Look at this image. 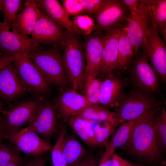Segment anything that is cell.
I'll use <instances>...</instances> for the list:
<instances>
[{
    "mask_svg": "<svg viewBox=\"0 0 166 166\" xmlns=\"http://www.w3.org/2000/svg\"><path fill=\"white\" fill-rule=\"evenodd\" d=\"M156 112L135 125L125 144L133 153L150 162L158 158L161 146L155 128Z\"/></svg>",
    "mask_w": 166,
    "mask_h": 166,
    "instance_id": "1",
    "label": "cell"
},
{
    "mask_svg": "<svg viewBox=\"0 0 166 166\" xmlns=\"http://www.w3.org/2000/svg\"><path fill=\"white\" fill-rule=\"evenodd\" d=\"M78 35L65 31L63 51L61 54L65 75L72 89L76 91L84 88L86 76L84 52Z\"/></svg>",
    "mask_w": 166,
    "mask_h": 166,
    "instance_id": "2",
    "label": "cell"
},
{
    "mask_svg": "<svg viewBox=\"0 0 166 166\" xmlns=\"http://www.w3.org/2000/svg\"><path fill=\"white\" fill-rule=\"evenodd\" d=\"M63 46H54L51 49L37 50L28 53L30 58L47 81L59 88L65 89L67 81L61 58Z\"/></svg>",
    "mask_w": 166,
    "mask_h": 166,
    "instance_id": "3",
    "label": "cell"
},
{
    "mask_svg": "<svg viewBox=\"0 0 166 166\" xmlns=\"http://www.w3.org/2000/svg\"><path fill=\"white\" fill-rule=\"evenodd\" d=\"M161 103L142 93L131 91L124 94L115 108V119L119 124L132 120L149 110L160 107Z\"/></svg>",
    "mask_w": 166,
    "mask_h": 166,
    "instance_id": "4",
    "label": "cell"
},
{
    "mask_svg": "<svg viewBox=\"0 0 166 166\" xmlns=\"http://www.w3.org/2000/svg\"><path fill=\"white\" fill-rule=\"evenodd\" d=\"M18 75L27 92L41 101L48 92L50 84L26 56L15 59L13 62Z\"/></svg>",
    "mask_w": 166,
    "mask_h": 166,
    "instance_id": "5",
    "label": "cell"
},
{
    "mask_svg": "<svg viewBox=\"0 0 166 166\" xmlns=\"http://www.w3.org/2000/svg\"><path fill=\"white\" fill-rule=\"evenodd\" d=\"M0 20V51L2 54L10 56L23 55L37 50H43L42 45L31 37L15 30Z\"/></svg>",
    "mask_w": 166,
    "mask_h": 166,
    "instance_id": "6",
    "label": "cell"
},
{
    "mask_svg": "<svg viewBox=\"0 0 166 166\" xmlns=\"http://www.w3.org/2000/svg\"><path fill=\"white\" fill-rule=\"evenodd\" d=\"M40 102L35 98L21 101L2 111L0 120L7 135L18 131L21 127L32 121Z\"/></svg>",
    "mask_w": 166,
    "mask_h": 166,
    "instance_id": "7",
    "label": "cell"
},
{
    "mask_svg": "<svg viewBox=\"0 0 166 166\" xmlns=\"http://www.w3.org/2000/svg\"><path fill=\"white\" fill-rule=\"evenodd\" d=\"M126 22L128 35L132 44L135 55L140 48H143L145 44L148 30L152 22L148 7L142 0H139L136 11L130 14Z\"/></svg>",
    "mask_w": 166,
    "mask_h": 166,
    "instance_id": "8",
    "label": "cell"
},
{
    "mask_svg": "<svg viewBox=\"0 0 166 166\" xmlns=\"http://www.w3.org/2000/svg\"><path fill=\"white\" fill-rule=\"evenodd\" d=\"M143 49L144 55L150 60L152 67L162 81L166 80V48L158 31L152 20L148 30L147 39Z\"/></svg>",
    "mask_w": 166,
    "mask_h": 166,
    "instance_id": "9",
    "label": "cell"
},
{
    "mask_svg": "<svg viewBox=\"0 0 166 166\" xmlns=\"http://www.w3.org/2000/svg\"><path fill=\"white\" fill-rule=\"evenodd\" d=\"M130 13L121 0H105L93 14L97 31L107 32L126 21Z\"/></svg>",
    "mask_w": 166,
    "mask_h": 166,
    "instance_id": "10",
    "label": "cell"
},
{
    "mask_svg": "<svg viewBox=\"0 0 166 166\" xmlns=\"http://www.w3.org/2000/svg\"><path fill=\"white\" fill-rule=\"evenodd\" d=\"M56 107L47 102H41L32 121L22 130L34 132L48 141L54 132L57 125Z\"/></svg>",
    "mask_w": 166,
    "mask_h": 166,
    "instance_id": "11",
    "label": "cell"
},
{
    "mask_svg": "<svg viewBox=\"0 0 166 166\" xmlns=\"http://www.w3.org/2000/svg\"><path fill=\"white\" fill-rule=\"evenodd\" d=\"M40 14L31 34V38L38 44L62 46L65 31L44 11Z\"/></svg>",
    "mask_w": 166,
    "mask_h": 166,
    "instance_id": "12",
    "label": "cell"
},
{
    "mask_svg": "<svg viewBox=\"0 0 166 166\" xmlns=\"http://www.w3.org/2000/svg\"><path fill=\"white\" fill-rule=\"evenodd\" d=\"M6 139L18 150L33 156H39L52 147L48 141L36 133L22 129L8 135Z\"/></svg>",
    "mask_w": 166,
    "mask_h": 166,
    "instance_id": "13",
    "label": "cell"
},
{
    "mask_svg": "<svg viewBox=\"0 0 166 166\" xmlns=\"http://www.w3.org/2000/svg\"><path fill=\"white\" fill-rule=\"evenodd\" d=\"M125 25L124 22L103 35L100 73L106 75L117 68L119 40Z\"/></svg>",
    "mask_w": 166,
    "mask_h": 166,
    "instance_id": "14",
    "label": "cell"
},
{
    "mask_svg": "<svg viewBox=\"0 0 166 166\" xmlns=\"http://www.w3.org/2000/svg\"><path fill=\"white\" fill-rule=\"evenodd\" d=\"M131 73L134 84L143 93L149 95L157 91L158 85L156 75L143 53L136 60Z\"/></svg>",
    "mask_w": 166,
    "mask_h": 166,
    "instance_id": "15",
    "label": "cell"
},
{
    "mask_svg": "<svg viewBox=\"0 0 166 166\" xmlns=\"http://www.w3.org/2000/svg\"><path fill=\"white\" fill-rule=\"evenodd\" d=\"M96 31L89 35L84 36L85 41L84 48L86 60V77L96 78L100 72L103 35L102 32Z\"/></svg>",
    "mask_w": 166,
    "mask_h": 166,
    "instance_id": "16",
    "label": "cell"
},
{
    "mask_svg": "<svg viewBox=\"0 0 166 166\" xmlns=\"http://www.w3.org/2000/svg\"><path fill=\"white\" fill-rule=\"evenodd\" d=\"M26 92L12 62L0 69V97L12 101L21 97Z\"/></svg>",
    "mask_w": 166,
    "mask_h": 166,
    "instance_id": "17",
    "label": "cell"
},
{
    "mask_svg": "<svg viewBox=\"0 0 166 166\" xmlns=\"http://www.w3.org/2000/svg\"><path fill=\"white\" fill-rule=\"evenodd\" d=\"M63 90L57 101V107L61 119L66 122L71 117L77 115L91 105L87 97L73 89Z\"/></svg>",
    "mask_w": 166,
    "mask_h": 166,
    "instance_id": "18",
    "label": "cell"
},
{
    "mask_svg": "<svg viewBox=\"0 0 166 166\" xmlns=\"http://www.w3.org/2000/svg\"><path fill=\"white\" fill-rule=\"evenodd\" d=\"M159 109L160 108H157L149 110L139 117L122 123L118 130L113 133L111 138L100 160L99 164L109 160L116 149L125 145L133 128L138 122Z\"/></svg>",
    "mask_w": 166,
    "mask_h": 166,
    "instance_id": "19",
    "label": "cell"
},
{
    "mask_svg": "<svg viewBox=\"0 0 166 166\" xmlns=\"http://www.w3.org/2000/svg\"><path fill=\"white\" fill-rule=\"evenodd\" d=\"M38 8L44 11L55 23L66 30L84 36L68 15L57 0H35Z\"/></svg>",
    "mask_w": 166,
    "mask_h": 166,
    "instance_id": "20",
    "label": "cell"
},
{
    "mask_svg": "<svg viewBox=\"0 0 166 166\" xmlns=\"http://www.w3.org/2000/svg\"><path fill=\"white\" fill-rule=\"evenodd\" d=\"M106 75L100 86L101 97L99 104L107 108H115L124 94L123 83L118 74L113 71Z\"/></svg>",
    "mask_w": 166,
    "mask_h": 166,
    "instance_id": "21",
    "label": "cell"
},
{
    "mask_svg": "<svg viewBox=\"0 0 166 166\" xmlns=\"http://www.w3.org/2000/svg\"><path fill=\"white\" fill-rule=\"evenodd\" d=\"M22 10L12 25L13 30L26 35H31L39 16L41 11L35 0L24 2Z\"/></svg>",
    "mask_w": 166,
    "mask_h": 166,
    "instance_id": "22",
    "label": "cell"
},
{
    "mask_svg": "<svg viewBox=\"0 0 166 166\" xmlns=\"http://www.w3.org/2000/svg\"><path fill=\"white\" fill-rule=\"evenodd\" d=\"M66 122L88 146L93 147L97 145L92 120L82 118L75 115L70 117Z\"/></svg>",
    "mask_w": 166,
    "mask_h": 166,
    "instance_id": "23",
    "label": "cell"
},
{
    "mask_svg": "<svg viewBox=\"0 0 166 166\" xmlns=\"http://www.w3.org/2000/svg\"><path fill=\"white\" fill-rule=\"evenodd\" d=\"M148 6L151 19L166 40V0H143Z\"/></svg>",
    "mask_w": 166,
    "mask_h": 166,
    "instance_id": "24",
    "label": "cell"
},
{
    "mask_svg": "<svg viewBox=\"0 0 166 166\" xmlns=\"http://www.w3.org/2000/svg\"><path fill=\"white\" fill-rule=\"evenodd\" d=\"M85 153V148L74 138H65L63 154L67 166H76L82 160Z\"/></svg>",
    "mask_w": 166,
    "mask_h": 166,
    "instance_id": "25",
    "label": "cell"
},
{
    "mask_svg": "<svg viewBox=\"0 0 166 166\" xmlns=\"http://www.w3.org/2000/svg\"><path fill=\"white\" fill-rule=\"evenodd\" d=\"M133 54V46L128 35L126 24L119 40L117 68L122 70H126L132 59Z\"/></svg>",
    "mask_w": 166,
    "mask_h": 166,
    "instance_id": "26",
    "label": "cell"
},
{
    "mask_svg": "<svg viewBox=\"0 0 166 166\" xmlns=\"http://www.w3.org/2000/svg\"><path fill=\"white\" fill-rule=\"evenodd\" d=\"M77 116L86 119L108 121L119 124L115 119L114 113L110 111L108 108L99 104L87 107Z\"/></svg>",
    "mask_w": 166,
    "mask_h": 166,
    "instance_id": "27",
    "label": "cell"
},
{
    "mask_svg": "<svg viewBox=\"0 0 166 166\" xmlns=\"http://www.w3.org/2000/svg\"><path fill=\"white\" fill-rule=\"evenodd\" d=\"M23 2L22 0H0V14L2 18V22L10 28L23 8Z\"/></svg>",
    "mask_w": 166,
    "mask_h": 166,
    "instance_id": "28",
    "label": "cell"
},
{
    "mask_svg": "<svg viewBox=\"0 0 166 166\" xmlns=\"http://www.w3.org/2000/svg\"><path fill=\"white\" fill-rule=\"evenodd\" d=\"M118 124L108 121H104L103 126L99 124L93 126L97 145L107 147L109 137L115 131Z\"/></svg>",
    "mask_w": 166,
    "mask_h": 166,
    "instance_id": "29",
    "label": "cell"
},
{
    "mask_svg": "<svg viewBox=\"0 0 166 166\" xmlns=\"http://www.w3.org/2000/svg\"><path fill=\"white\" fill-rule=\"evenodd\" d=\"M66 133L65 128L63 126H61L58 138L52 152V160L53 166H67L63 154Z\"/></svg>",
    "mask_w": 166,
    "mask_h": 166,
    "instance_id": "30",
    "label": "cell"
},
{
    "mask_svg": "<svg viewBox=\"0 0 166 166\" xmlns=\"http://www.w3.org/2000/svg\"><path fill=\"white\" fill-rule=\"evenodd\" d=\"M73 22L84 36L91 34L96 28L93 19L87 15L81 14L75 16Z\"/></svg>",
    "mask_w": 166,
    "mask_h": 166,
    "instance_id": "31",
    "label": "cell"
},
{
    "mask_svg": "<svg viewBox=\"0 0 166 166\" xmlns=\"http://www.w3.org/2000/svg\"><path fill=\"white\" fill-rule=\"evenodd\" d=\"M155 128L161 146L166 147V112L164 106L159 116L156 118Z\"/></svg>",
    "mask_w": 166,
    "mask_h": 166,
    "instance_id": "32",
    "label": "cell"
},
{
    "mask_svg": "<svg viewBox=\"0 0 166 166\" xmlns=\"http://www.w3.org/2000/svg\"><path fill=\"white\" fill-rule=\"evenodd\" d=\"M21 158L10 147L0 143V166L14 163L20 164Z\"/></svg>",
    "mask_w": 166,
    "mask_h": 166,
    "instance_id": "33",
    "label": "cell"
},
{
    "mask_svg": "<svg viewBox=\"0 0 166 166\" xmlns=\"http://www.w3.org/2000/svg\"><path fill=\"white\" fill-rule=\"evenodd\" d=\"M62 6L69 17L81 14L84 13L79 0H61Z\"/></svg>",
    "mask_w": 166,
    "mask_h": 166,
    "instance_id": "34",
    "label": "cell"
},
{
    "mask_svg": "<svg viewBox=\"0 0 166 166\" xmlns=\"http://www.w3.org/2000/svg\"><path fill=\"white\" fill-rule=\"evenodd\" d=\"M105 0H79L84 12L93 15L102 6Z\"/></svg>",
    "mask_w": 166,
    "mask_h": 166,
    "instance_id": "35",
    "label": "cell"
},
{
    "mask_svg": "<svg viewBox=\"0 0 166 166\" xmlns=\"http://www.w3.org/2000/svg\"><path fill=\"white\" fill-rule=\"evenodd\" d=\"M102 81L97 78L85 79L84 88L85 96L87 98L91 96L100 89Z\"/></svg>",
    "mask_w": 166,
    "mask_h": 166,
    "instance_id": "36",
    "label": "cell"
},
{
    "mask_svg": "<svg viewBox=\"0 0 166 166\" xmlns=\"http://www.w3.org/2000/svg\"><path fill=\"white\" fill-rule=\"evenodd\" d=\"M111 158L109 160L98 166H122L126 161L114 152Z\"/></svg>",
    "mask_w": 166,
    "mask_h": 166,
    "instance_id": "37",
    "label": "cell"
},
{
    "mask_svg": "<svg viewBox=\"0 0 166 166\" xmlns=\"http://www.w3.org/2000/svg\"><path fill=\"white\" fill-rule=\"evenodd\" d=\"M123 3L127 7L129 11L130 14L134 13L138 7L139 0H123Z\"/></svg>",
    "mask_w": 166,
    "mask_h": 166,
    "instance_id": "38",
    "label": "cell"
},
{
    "mask_svg": "<svg viewBox=\"0 0 166 166\" xmlns=\"http://www.w3.org/2000/svg\"><path fill=\"white\" fill-rule=\"evenodd\" d=\"M46 159L43 157H39L30 160L22 166H45Z\"/></svg>",
    "mask_w": 166,
    "mask_h": 166,
    "instance_id": "39",
    "label": "cell"
},
{
    "mask_svg": "<svg viewBox=\"0 0 166 166\" xmlns=\"http://www.w3.org/2000/svg\"><path fill=\"white\" fill-rule=\"evenodd\" d=\"M97 164L95 159L90 156L83 160L76 166H97Z\"/></svg>",
    "mask_w": 166,
    "mask_h": 166,
    "instance_id": "40",
    "label": "cell"
},
{
    "mask_svg": "<svg viewBox=\"0 0 166 166\" xmlns=\"http://www.w3.org/2000/svg\"><path fill=\"white\" fill-rule=\"evenodd\" d=\"M7 135L5 129L0 120V143L3 139H6Z\"/></svg>",
    "mask_w": 166,
    "mask_h": 166,
    "instance_id": "41",
    "label": "cell"
},
{
    "mask_svg": "<svg viewBox=\"0 0 166 166\" xmlns=\"http://www.w3.org/2000/svg\"><path fill=\"white\" fill-rule=\"evenodd\" d=\"M122 166H144L143 165L129 162L126 160Z\"/></svg>",
    "mask_w": 166,
    "mask_h": 166,
    "instance_id": "42",
    "label": "cell"
},
{
    "mask_svg": "<svg viewBox=\"0 0 166 166\" xmlns=\"http://www.w3.org/2000/svg\"><path fill=\"white\" fill-rule=\"evenodd\" d=\"M19 164H20L16 163H11L8 164L3 166H19Z\"/></svg>",
    "mask_w": 166,
    "mask_h": 166,
    "instance_id": "43",
    "label": "cell"
},
{
    "mask_svg": "<svg viewBox=\"0 0 166 166\" xmlns=\"http://www.w3.org/2000/svg\"><path fill=\"white\" fill-rule=\"evenodd\" d=\"M3 110L2 105L0 100V113H1Z\"/></svg>",
    "mask_w": 166,
    "mask_h": 166,
    "instance_id": "44",
    "label": "cell"
},
{
    "mask_svg": "<svg viewBox=\"0 0 166 166\" xmlns=\"http://www.w3.org/2000/svg\"><path fill=\"white\" fill-rule=\"evenodd\" d=\"M2 53L0 51V58L2 57Z\"/></svg>",
    "mask_w": 166,
    "mask_h": 166,
    "instance_id": "45",
    "label": "cell"
},
{
    "mask_svg": "<svg viewBox=\"0 0 166 166\" xmlns=\"http://www.w3.org/2000/svg\"><path fill=\"white\" fill-rule=\"evenodd\" d=\"M1 61H2V59L0 58V63L1 62Z\"/></svg>",
    "mask_w": 166,
    "mask_h": 166,
    "instance_id": "46",
    "label": "cell"
},
{
    "mask_svg": "<svg viewBox=\"0 0 166 166\" xmlns=\"http://www.w3.org/2000/svg\"></svg>",
    "mask_w": 166,
    "mask_h": 166,
    "instance_id": "47",
    "label": "cell"
}]
</instances>
